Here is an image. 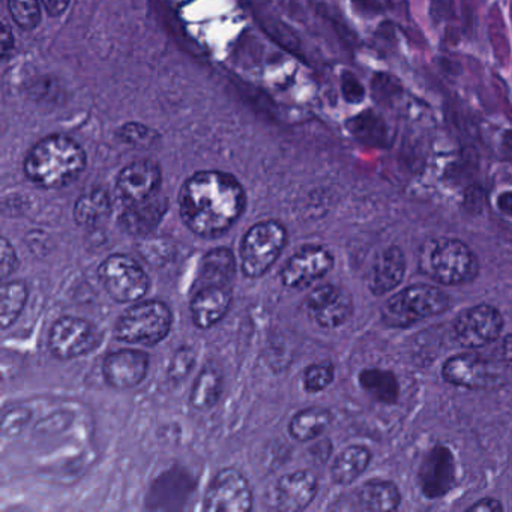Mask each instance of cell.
Masks as SVG:
<instances>
[{"label":"cell","mask_w":512,"mask_h":512,"mask_svg":"<svg viewBox=\"0 0 512 512\" xmlns=\"http://www.w3.org/2000/svg\"><path fill=\"white\" fill-rule=\"evenodd\" d=\"M247 194L241 182L220 170H202L179 191V212L185 226L202 238L214 239L232 229L244 214Z\"/></svg>","instance_id":"1"},{"label":"cell","mask_w":512,"mask_h":512,"mask_svg":"<svg viewBox=\"0 0 512 512\" xmlns=\"http://www.w3.org/2000/svg\"><path fill=\"white\" fill-rule=\"evenodd\" d=\"M86 169V152L68 136L52 134L32 146L23 170L32 184L46 190H59L76 182Z\"/></svg>","instance_id":"2"},{"label":"cell","mask_w":512,"mask_h":512,"mask_svg":"<svg viewBox=\"0 0 512 512\" xmlns=\"http://www.w3.org/2000/svg\"><path fill=\"white\" fill-rule=\"evenodd\" d=\"M422 274L445 286L469 284L478 277L479 262L469 245L458 239L434 238L419 248Z\"/></svg>","instance_id":"3"},{"label":"cell","mask_w":512,"mask_h":512,"mask_svg":"<svg viewBox=\"0 0 512 512\" xmlns=\"http://www.w3.org/2000/svg\"><path fill=\"white\" fill-rule=\"evenodd\" d=\"M449 295L436 286L416 284L401 290L385 302L382 320L391 328H409L430 317L439 316L449 308Z\"/></svg>","instance_id":"4"},{"label":"cell","mask_w":512,"mask_h":512,"mask_svg":"<svg viewBox=\"0 0 512 512\" xmlns=\"http://www.w3.org/2000/svg\"><path fill=\"white\" fill-rule=\"evenodd\" d=\"M172 325L173 313L166 302H134L116 322L115 337L128 344L157 346L170 334Z\"/></svg>","instance_id":"5"},{"label":"cell","mask_w":512,"mask_h":512,"mask_svg":"<svg viewBox=\"0 0 512 512\" xmlns=\"http://www.w3.org/2000/svg\"><path fill=\"white\" fill-rule=\"evenodd\" d=\"M289 233L277 220L260 221L242 238L239 256L245 277L260 278L272 268L286 248Z\"/></svg>","instance_id":"6"},{"label":"cell","mask_w":512,"mask_h":512,"mask_svg":"<svg viewBox=\"0 0 512 512\" xmlns=\"http://www.w3.org/2000/svg\"><path fill=\"white\" fill-rule=\"evenodd\" d=\"M98 278L110 298L119 304L142 301L151 289V280L137 260L127 254H112L100 268Z\"/></svg>","instance_id":"7"},{"label":"cell","mask_w":512,"mask_h":512,"mask_svg":"<svg viewBox=\"0 0 512 512\" xmlns=\"http://www.w3.org/2000/svg\"><path fill=\"white\" fill-rule=\"evenodd\" d=\"M103 341L100 329L80 317L62 316L49 332V350L58 359H76L89 355Z\"/></svg>","instance_id":"8"},{"label":"cell","mask_w":512,"mask_h":512,"mask_svg":"<svg viewBox=\"0 0 512 512\" xmlns=\"http://www.w3.org/2000/svg\"><path fill=\"white\" fill-rule=\"evenodd\" d=\"M206 511L248 512L253 509L250 482L233 467L221 469L209 482L203 499Z\"/></svg>","instance_id":"9"},{"label":"cell","mask_w":512,"mask_h":512,"mask_svg":"<svg viewBox=\"0 0 512 512\" xmlns=\"http://www.w3.org/2000/svg\"><path fill=\"white\" fill-rule=\"evenodd\" d=\"M503 317L497 308L482 304L461 313L455 319L454 337L466 349H481L499 338Z\"/></svg>","instance_id":"10"},{"label":"cell","mask_w":512,"mask_h":512,"mask_svg":"<svg viewBox=\"0 0 512 512\" xmlns=\"http://www.w3.org/2000/svg\"><path fill=\"white\" fill-rule=\"evenodd\" d=\"M442 376L451 385L475 391H491L505 383L499 370L490 361L472 353L449 358L443 365Z\"/></svg>","instance_id":"11"},{"label":"cell","mask_w":512,"mask_h":512,"mask_svg":"<svg viewBox=\"0 0 512 512\" xmlns=\"http://www.w3.org/2000/svg\"><path fill=\"white\" fill-rule=\"evenodd\" d=\"M334 268V256L319 245H308L293 254L280 272L281 283L289 289H307Z\"/></svg>","instance_id":"12"},{"label":"cell","mask_w":512,"mask_h":512,"mask_svg":"<svg viewBox=\"0 0 512 512\" xmlns=\"http://www.w3.org/2000/svg\"><path fill=\"white\" fill-rule=\"evenodd\" d=\"M308 316L323 329L344 325L353 314V301L343 287L323 284L316 287L305 302Z\"/></svg>","instance_id":"13"},{"label":"cell","mask_w":512,"mask_h":512,"mask_svg":"<svg viewBox=\"0 0 512 512\" xmlns=\"http://www.w3.org/2000/svg\"><path fill=\"white\" fill-rule=\"evenodd\" d=\"M161 182L163 173L155 161L137 160L121 170L116 181V190L128 205H133L157 196Z\"/></svg>","instance_id":"14"},{"label":"cell","mask_w":512,"mask_h":512,"mask_svg":"<svg viewBox=\"0 0 512 512\" xmlns=\"http://www.w3.org/2000/svg\"><path fill=\"white\" fill-rule=\"evenodd\" d=\"M149 364H151V359L143 350H115L104 359V380L107 385L115 389L136 388L148 376Z\"/></svg>","instance_id":"15"},{"label":"cell","mask_w":512,"mask_h":512,"mask_svg":"<svg viewBox=\"0 0 512 512\" xmlns=\"http://www.w3.org/2000/svg\"><path fill=\"white\" fill-rule=\"evenodd\" d=\"M232 287L212 284L194 289L190 302L191 320L199 329H211L220 323L232 307Z\"/></svg>","instance_id":"16"},{"label":"cell","mask_w":512,"mask_h":512,"mask_svg":"<svg viewBox=\"0 0 512 512\" xmlns=\"http://www.w3.org/2000/svg\"><path fill=\"white\" fill-rule=\"evenodd\" d=\"M455 481V463L451 451L436 446L425 458L419 472L422 493L430 499L445 496Z\"/></svg>","instance_id":"17"},{"label":"cell","mask_w":512,"mask_h":512,"mask_svg":"<svg viewBox=\"0 0 512 512\" xmlns=\"http://www.w3.org/2000/svg\"><path fill=\"white\" fill-rule=\"evenodd\" d=\"M319 490L314 473L298 470L283 476L275 485V503L283 511H304L311 505Z\"/></svg>","instance_id":"18"},{"label":"cell","mask_w":512,"mask_h":512,"mask_svg":"<svg viewBox=\"0 0 512 512\" xmlns=\"http://www.w3.org/2000/svg\"><path fill=\"white\" fill-rule=\"evenodd\" d=\"M406 272V259L398 247H388L377 254L370 274H368V289L376 296H385L400 286Z\"/></svg>","instance_id":"19"},{"label":"cell","mask_w":512,"mask_h":512,"mask_svg":"<svg viewBox=\"0 0 512 512\" xmlns=\"http://www.w3.org/2000/svg\"><path fill=\"white\" fill-rule=\"evenodd\" d=\"M166 211L167 200L164 197H158L157 194L145 202L128 205L122 217L119 218V224L131 235H148L157 229Z\"/></svg>","instance_id":"20"},{"label":"cell","mask_w":512,"mask_h":512,"mask_svg":"<svg viewBox=\"0 0 512 512\" xmlns=\"http://www.w3.org/2000/svg\"><path fill=\"white\" fill-rule=\"evenodd\" d=\"M236 275V259L232 250L226 247L214 248L203 257L194 289L202 286H230Z\"/></svg>","instance_id":"21"},{"label":"cell","mask_w":512,"mask_h":512,"mask_svg":"<svg viewBox=\"0 0 512 512\" xmlns=\"http://www.w3.org/2000/svg\"><path fill=\"white\" fill-rule=\"evenodd\" d=\"M224 376L220 365L208 362L196 377L191 389L190 403L194 409L209 410L220 400L223 392Z\"/></svg>","instance_id":"22"},{"label":"cell","mask_w":512,"mask_h":512,"mask_svg":"<svg viewBox=\"0 0 512 512\" xmlns=\"http://www.w3.org/2000/svg\"><path fill=\"white\" fill-rule=\"evenodd\" d=\"M350 134L359 142L373 148L388 145L389 128L385 119L374 109L364 110L347 122Z\"/></svg>","instance_id":"23"},{"label":"cell","mask_w":512,"mask_h":512,"mask_svg":"<svg viewBox=\"0 0 512 512\" xmlns=\"http://www.w3.org/2000/svg\"><path fill=\"white\" fill-rule=\"evenodd\" d=\"M358 503L364 511H394L400 506L401 494L394 482L371 479L358 491Z\"/></svg>","instance_id":"24"},{"label":"cell","mask_w":512,"mask_h":512,"mask_svg":"<svg viewBox=\"0 0 512 512\" xmlns=\"http://www.w3.org/2000/svg\"><path fill=\"white\" fill-rule=\"evenodd\" d=\"M332 413L325 407H307L293 416L289 424V433L298 442H310L322 436L332 424Z\"/></svg>","instance_id":"25"},{"label":"cell","mask_w":512,"mask_h":512,"mask_svg":"<svg viewBox=\"0 0 512 512\" xmlns=\"http://www.w3.org/2000/svg\"><path fill=\"white\" fill-rule=\"evenodd\" d=\"M370 461V449L361 445L349 446L340 452L332 463V479L340 485L352 484L367 470Z\"/></svg>","instance_id":"26"},{"label":"cell","mask_w":512,"mask_h":512,"mask_svg":"<svg viewBox=\"0 0 512 512\" xmlns=\"http://www.w3.org/2000/svg\"><path fill=\"white\" fill-rule=\"evenodd\" d=\"M112 212V199L103 188H94L77 199L74 220L79 226L94 227L106 220Z\"/></svg>","instance_id":"27"},{"label":"cell","mask_w":512,"mask_h":512,"mask_svg":"<svg viewBox=\"0 0 512 512\" xmlns=\"http://www.w3.org/2000/svg\"><path fill=\"white\" fill-rule=\"evenodd\" d=\"M29 289L25 281H5L0 292V326L8 329L17 322L28 304Z\"/></svg>","instance_id":"28"},{"label":"cell","mask_w":512,"mask_h":512,"mask_svg":"<svg viewBox=\"0 0 512 512\" xmlns=\"http://www.w3.org/2000/svg\"><path fill=\"white\" fill-rule=\"evenodd\" d=\"M359 383L368 394L382 403H395L400 394L397 377L391 371L377 370V368L364 370L359 374Z\"/></svg>","instance_id":"29"},{"label":"cell","mask_w":512,"mask_h":512,"mask_svg":"<svg viewBox=\"0 0 512 512\" xmlns=\"http://www.w3.org/2000/svg\"><path fill=\"white\" fill-rule=\"evenodd\" d=\"M11 19L19 28L34 31L41 23L40 0H8Z\"/></svg>","instance_id":"30"},{"label":"cell","mask_w":512,"mask_h":512,"mask_svg":"<svg viewBox=\"0 0 512 512\" xmlns=\"http://www.w3.org/2000/svg\"><path fill=\"white\" fill-rule=\"evenodd\" d=\"M371 95L380 106H391L403 95V85L389 73H376L371 80Z\"/></svg>","instance_id":"31"},{"label":"cell","mask_w":512,"mask_h":512,"mask_svg":"<svg viewBox=\"0 0 512 512\" xmlns=\"http://www.w3.org/2000/svg\"><path fill=\"white\" fill-rule=\"evenodd\" d=\"M335 368L331 362H317L310 365L304 373V388L310 394L325 391L334 382Z\"/></svg>","instance_id":"32"},{"label":"cell","mask_w":512,"mask_h":512,"mask_svg":"<svg viewBox=\"0 0 512 512\" xmlns=\"http://www.w3.org/2000/svg\"><path fill=\"white\" fill-rule=\"evenodd\" d=\"M194 364H196V356H194L193 349L191 347H181L173 355L167 374L173 382H182L191 373Z\"/></svg>","instance_id":"33"},{"label":"cell","mask_w":512,"mask_h":512,"mask_svg":"<svg viewBox=\"0 0 512 512\" xmlns=\"http://www.w3.org/2000/svg\"><path fill=\"white\" fill-rule=\"evenodd\" d=\"M341 92H343L344 100L350 104H359L365 100V92L364 85L359 82L358 77L352 73H344L341 76Z\"/></svg>","instance_id":"34"},{"label":"cell","mask_w":512,"mask_h":512,"mask_svg":"<svg viewBox=\"0 0 512 512\" xmlns=\"http://www.w3.org/2000/svg\"><path fill=\"white\" fill-rule=\"evenodd\" d=\"M0 257H2L0 277L5 281L19 268V256H17L16 250L5 236H2V242H0Z\"/></svg>","instance_id":"35"},{"label":"cell","mask_w":512,"mask_h":512,"mask_svg":"<svg viewBox=\"0 0 512 512\" xmlns=\"http://www.w3.org/2000/svg\"><path fill=\"white\" fill-rule=\"evenodd\" d=\"M47 13L52 17L62 16L70 7L71 0H41Z\"/></svg>","instance_id":"36"},{"label":"cell","mask_w":512,"mask_h":512,"mask_svg":"<svg viewBox=\"0 0 512 512\" xmlns=\"http://www.w3.org/2000/svg\"><path fill=\"white\" fill-rule=\"evenodd\" d=\"M503 506L502 503L499 502V500L491 499V497H488V499H482L479 500L478 503H475V505L470 506V508H467V511H485V512H497L502 511Z\"/></svg>","instance_id":"37"},{"label":"cell","mask_w":512,"mask_h":512,"mask_svg":"<svg viewBox=\"0 0 512 512\" xmlns=\"http://www.w3.org/2000/svg\"><path fill=\"white\" fill-rule=\"evenodd\" d=\"M500 359H502L503 365L512 371V335L505 337L500 346Z\"/></svg>","instance_id":"38"},{"label":"cell","mask_w":512,"mask_h":512,"mask_svg":"<svg viewBox=\"0 0 512 512\" xmlns=\"http://www.w3.org/2000/svg\"><path fill=\"white\" fill-rule=\"evenodd\" d=\"M497 208L503 215L512 217V191H505L497 197Z\"/></svg>","instance_id":"39"},{"label":"cell","mask_w":512,"mask_h":512,"mask_svg":"<svg viewBox=\"0 0 512 512\" xmlns=\"http://www.w3.org/2000/svg\"><path fill=\"white\" fill-rule=\"evenodd\" d=\"M500 140H502L500 142V149H502L503 157L512 161V130H506Z\"/></svg>","instance_id":"40"}]
</instances>
